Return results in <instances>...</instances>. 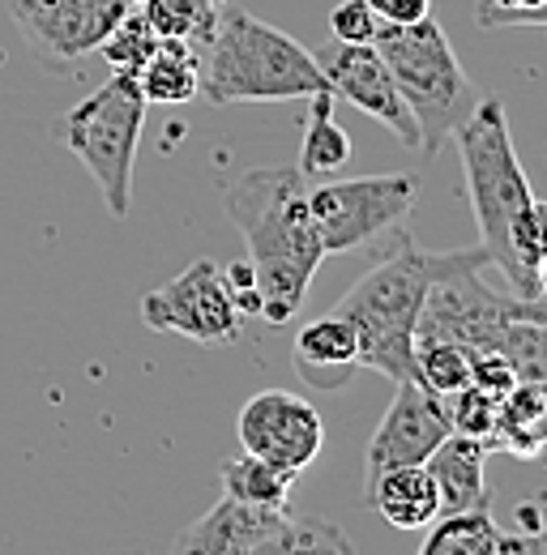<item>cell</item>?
<instances>
[{
    "mask_svg": "<svg viewBox=\"0 0 547 555\" xmlns=\"http://www.w3.org/2000/svg\"><path fill=\"white\" fill-rule=\"evenodd\" d=\"M236 231L244 235L249 266L262 286V321L287 325L304 299L308 286L326 261L313 209H308V180L295 163L253 167L236 176L222 193Z\"/></svg>",
    "mask_w": 547,
    "mask_h": 555,
    "instance_id": "obj_1",
    "label": "cell"
},
{
    "mask_svg": "<svg viewBox=\"0 0 547 555\" xmlns=\"http://www.w3.org/2000/svg\"><path fill=\"white\" fill-rule=\"evenodd\" d=\"M487 248H458V253H423L403 227H394V248L355 278V286L330 308L355 330L359 343V367L398 380H419L415 372V325L423 312V299L432 282L462 270H483Z\"/></svg>",
    "mask_w": 547,
    "mask_h": 555,
    "instance_id": "obj_2",
    "label": "cell"
},
{
    "mask_svg": "<svg viewBox=\"0 0 547 555\" xmlns=\"http://www.w3.org/2000/svg\"><path fill=\"white\" fill-rule=\"evenodd\" d=\"M449 141L462 154V176L487 261L505 274L509 295H539L544 261L535 253V193L518 163L500 99H479Z\"/></svg>",
    "mask_w": 547,
    "mask_h": 555,
    "instance_id": "obj_3",
    "label": "cell"
},
{
    "mask_svg": "<svg viewBox=\"0 0 547 555\" xmlns=\"http://www.w3.org/2000/svg\"><path fill=\"white\" fill-rule=\"evenodd\" d=\"M317 90H330L326 73L300 39L249 9H222L202 61V94L209 103H287L313 99Z\"/></svg>",
    "mask_w": 547,
    "mask_h": 555,
    "instance_id": "obj_4",
    "label": "cell"
},
{
    "mask_svg": "<svg viewBox=\"0 0 547 555\" xmlns=\"http://www.w3.org/2000/svg\"><path fill=\"white\" fill-rule=\"evenodd\" d=\"M372 48L390 65L398 94L419 125V154L436 158L454 129L471 116L479 103L467 69L458 65V52L445 35V26L428 13L419 22H381L372 35Z\"/></svg>",
    "mask_w": 547,
    "mask_h": 555,
    "instance_id": "obj_5",
    "label": "cell"
},
{
    "mask_svg": "<svg viewBox=\"0 0 547 555\" xmlns=\"http://www.w3.org/2000/svg\"><path fill=\"white\" fill-rule=\"evenodd\" d=\"M145 107L150 103H145L133 73L112 69V77L94 94H86L73 112L56 120V138L65 141L68 154L90 171L112 218H129V209H133V163Z\"/></svg>",
    "mask_w": 547,
    "mask_h": 555,
    "instance_id": "obj_6",
    "label": "cell"
},
{
    "mask_svg": "<svg viewBox=\"0 0 547 555\" xmlns=\"http://www.w3.org/2000/svg\"><path fill=\"white\" fill-rule=\"evenodd\" d=\"M419 197V176H355V180H330L308 189V209L321 235L326 257L355 253L372 244L377 235L403 227Z\"/></svg>",
    "mask_w": 547,
    "mask_h": 555,
    "instance_id": "obj_7",
    "label": "cell"
},
{
    "mask_svg": "<svg viewBox=\"0 0 547 555\" xmlns=\"http://www.w3.org/2000/svg\"><path fill=\"white\" fill-rule=\"evenodd\" d=\"M141 321L158 334H180L193 343H236L244 330V317L231 304L218 261H193L185 274L145 291Z\"/></svg>",
    "mask_w": 547,
    "mask_h": 555,
    "instance_id": "obj_8",
    "label": "cell"
},
{
    "mask_svg": "<svg viewBox=\"0 0 547 555\" xmlns=\"http://www.w3.org/2000/svg\"><path fill=\"white\" fill-rule=\"evenodd\" d=\"M236 436L244 453L300 479L326 444V423L308 398H295L287 389H266L244 402V411L236 418Z\"/></svg>",
    "mask_w": 547,
    "mask_h": 555,
    "instance_id": "obj_9",
    "label": "cell"
},
{
    "mask_svg": "<svg viewBox=\"0 0 547 555\" xmlns=\"http://www.w3.org/2000/svg\"><path fill=\"white\" fill-rule=\"evenodd\" d=\"M449 431L454 427L445 415V398L419 380H398V393L364 453V487H372L394 466H423Z\"/></svg>",
    "mask_w": 547,
    "mask_h": 555,
    "instance_id": "obj_10",
    "label": "cell"
},
{
    "mask_svg": "<svg viewBox=\"0 0 547 555\" xmlns=\"http://www.w3.org/2000/svg\"><path fill=\"white\" fill-rule=\"evenodd\" d=\"M141 0H9L13 26L52 61H77L99 52L112 26Z\"/></svg>",
    "mask_w": 547,
    "mask_h": 555,
    "instance_id": "obj_11",
    "label": "cell"
},
{
    "mask_svg": "<svg viewBox=\"0 0 547 555\" xmlns=\"http://www.w3.org/2000/svg\"><path fill=\"white\" fill-rule=\"evenodd\" d=\"M317 65L326 73V86L334 99H346L364 116L381 120L407 150H419V125L398 94V81H394L390 65L381 61V52L372 43H330L317 56Z\"/></svg>",
    "mask_w": 547,
    "mask_h": 555,
    "instance_id": "obj_12",
    "label": "cell"
},
{
    "mask_svg": "<svg viewBox=\"0 0 547 555\" xmlns=\"http://www.w3.org/2000/svg\"><path fill=\"white\" fill-rule=\"evenodd\" d=\"M287 504H249L222 495L205 517L171 539L180 555H278V539L287 530Z\"/></svg>",
    "mask_w": 547,
    "mask_h": 555,
    "instance_id": "obj_13",
    "label": "cell"
},
{
    "mask_svg": "<svg viewBox=\"0 0 547 555\" xmlns=\"http://www.w3.org/2000/svg\"><path fill=\"white\" fill-rule=\"evenodd\" d=\"M291 367L295 376L308 385V389H321V393H339L342 385H351V376L359 372V343H355V330L326 312L317 321H308L295 343H291Z\"/></svg>",
    "mask_w": 547,
    "mask_h": 555,
    "instance_id": "obj_14",
    "label": "cell"
},
{
    "mask_svg": "<svg viewBox=\"0 0 547 555\" xmlns=\"http://www.w3.org/2000/svg\"><path fill=\"white\" fill-rule=\"evenodd\" d=\"M487 444L475 436H462V431H449L432 457L423 462L436 495H441V513H462V508H479V504H492V491L483 479V466H487Z\"/></svg>",
    "mask_w": 547,
    "mask_h": 555,
    "instance_id": "obj_15",
    "label": "cell"
},
{
    "mask_svg": "<svg viewBox=\"0 0 547 555\" xmlns=\"http://www.w3.org/2000/svg\"><path fill=\"white\" fill-rule=\"evenodd\" d=\"M364 504L377 508L394 530H428L441 517V495L428 466H394L372 487H364Z\"/></svg>",
    "mask_w": 547,
    "mask_h": 555,
    "instance_id": "obj_16",
    "label": "cell"
},
{
    "mask_svg": "<svg viewBox=\"0 0 547 555\" xmlns=\"http://www.w3.org/2000/svg\"><path fill=\"white\" fill-rule=\"evenodd\" d=\"M492 453H518L539 457L547 449V380H518L509 393H500V415L492 431Z\"/></svg>",
    "mask_w": 547,
    "mask_h": 555,
    "instance_id": "obj_17",
    "label": "cell"
},
{
    "mask_svg": "<svg viewBox=\"0 0 547 555\" xmlns=\"http://www.w3.org/2000/svg\"><path fill=\"white\" fill-rule=\"evenodd\" d=\"M133 77L145 103H189L202 94V52L185 39H158V48Z\"/></svg>",
    "mask_w": 547,
    "mask_h": 555,
    "instance_id": "obj_18",
    "label": "cell"
},
{
    "mask_svg": "<svg viewBox=\"0 0 547 555\" xmlns=\"http://www.w3.org/2000/svg\"><path fill=\"white\" fill-rule=\"evenodd\" d=\"M346 158H351V138H346V129L334 120V94L330 90H317L295 167L304 171V180H326V176H339L342 167H346Z\"/></svg>",
    "mask_w": 547,
    "mask_h": 555,
    "instance_id": "obj_19",
    "label": "cell"
},
{
    "mask_svg": "<svg viewBox=\"0 0 547 555\" xmlns=\"http://www.w3.org/2000/svg\"><path fill=\"white\" fill-rule=\"evenodd\" d=\"M500 526L492 521V504L462 508V513H441L428 526L423 555H496Z\"/></svg>",
    "mask_w": 547,
    "mask_h": 555,
    "instance_id": "obj_20",
    "label": "cell"
},
{
    "mask_svg": "<svg viewBox=\"0 0 547 555\" xmlns=\"http://www.w3.org/2000/svg\"><path fill=\"white\" fill-rule=\"evenodd\" d=\"M222 9L227 0H141V13L158 30V39H185L198 52L214 39Z\"/></svg>",
    "mask_w": 547,
    "mask_h": 555,
    "instance_id": "obj_21",
    "label": "cell"
},
{
    "mask_svg": "<svg viewBox=\"0 0 547 555\" xmlns=\"http://www.w3.org/2000/svg\"><path fill=\"white\" fill-rule=\"evenodd\" d=\"M218 479H222V495H236V500H249V504H287L291 487H295L291 475L274 470L270 462H262L253 453H240V457L222 462Z\"/></svg>",
    "mask_w": 547,
    "mask_h": 555,
    "instance_id": "obj_22",
    "label": "cell"
},
{
    "mask_svg": "<svg viewBox=\"0 0 547 555\" xmlns=\"http://www.w3.org/2000/svg\"><path fill=\"white\" fill-rule=\"evenodd\" d=\"M415 372L419 385L449 398L471 385V350L449 338H415Z\"/></svg>",
    "mask_w": 547,
    "mask_h": 555,
    "instance_id": "obj_23",
    "label": "cell"
},
{
    "mask_svg": "<svg viewBox=\"0 0 547 555\" xmlns=\"http://www.w3.org/2000/svg\"><path fill=\"white\" fill-rule=\"evenodd\" d=\"M158 48V30L145 22V13H141V4L129 9L116 26H112V35L99 43V52H103V61L112 65V69L120 73H137L145 61H150V52Z\"/></svg>",
    "mask_w": 547,
    "mask_h": 555,
    "instance_id": "obj_24",
    "label": "cell"
},
{
    "mask_svg": "<svg viewBox=\"0 0 547 555\" xmlns=\"http://www.w3.org/2000/svg\"><path fill=\"white\" fill-rule=\"evenodd\" d=\"M355 543L326 517H287V530L278 539V555H351Z\"/></svg>",
    "mask_w": 547,
    "mask_h": 555,
    "instance_id": "obj_25",
    "label": "cell"
},
{
    "mask_svg": "<svg viewBox=\"0 0 547 555\" xmlns=\"http://www.w3.org/2000/svg\"><path fill=\"white\" fill-rule=\"evenodd\" d=\"M445 415H449V427L462 431V436H475V440H492L496 431V415H500V393L492 389H479V385H467L458 393L445 398ZM492 449V444H487Z\"/></svg>",
    "mask_w": 547,
    "mask_h": 555,
    "instance_id": "obj_26",
    "label": "cell"
},
{
    "mask_svg": "<svg viewBox=\"0 0 547 555\" xmlns=\"http://www.w3.org/2000/svg\"><path fill=\"white\" fill-rule=\"evenodd\" d=\"M377 26L381 22L368 9V0H339L330 9V35H334V43H372Z\"/></svg>",
    "mask_w": 547,
    "mask_h": 555,
    "instance_id": "obj_27",
    "label": "cell"
},
{
    "mask_svg": "<svg viewBox=\"0 0 547 555\" xmlns=\"http://www.w3.org/2000/svg\"><path fill=\"white\" fill-rule=\"evenodd\" d=\"M222 282H227L231 304L240 308V317H244V321H249V317H262V286H257V274H253L249 257H244V261H236V266H227V270H222Z\"/></svg>",
    "mask_w": 547,
    "mask_h": 555,
    "instance_id": "obj_28",
    "label": "cell"
},
{
    "mask_svg": "<svg viewBox=\"0 0 547 555\" xmlns=\"http://www.w3.org/2000/svg\"><path fill=\"white\" fill-rule=\"evenodd\" d=\"M544 0H479V26L496 30V26H522V17L531 9H539Z\"/></svg>",
    "mask_w": 547,
    "mask_h": 555,
    "instance_id": "obj_29",
    "label": "cell"
},
{
    "mask_svg": "<svg viewBox=\"0 0 547 555\" xmlns=\"http://www.w3.org/2000/svg\"><path fill=\"white\" fill-rule=\"evenodd\" d=\"M368 9L377 13V22H419L432 13V0H368Z\"/></svg>",
    "mask_w": 547,
    "mask_h": 555,
    "instance_id": "obj_30",
    "label": "cell"
},
{
    "mask_svg": "<svg viewBox=\"0 0 547 555\" xmlns=\"http://www.w3.org/2000/svg\"><path fill=\"white\" fill-rule=\"evenodd\" d=\"M496 552L500 555H531V552L547 555V530H535V534H505V530H500Z\"/></svg>",
    "mask_w": 547,
    "mask_h": 555,
    "instance_id": "obj_31",
    "label": "cell"
},
{
    "mask_svg": "<svg viewBox=\"0 0 547 555\" xmlns=\"http://www.w3.org/2000/svg\"><path fill=\"white\" fill-rule=\"evenodd\" d=\"M535 253L539 261H547V202L535 197Z\"/></svg>",
    "mask_w": 547,
    "mask_h": 555,
    "instance_id": "obj_32",
    "label": "cell"
},
{
    "mask_svg": "<svg viewBox=\"0 0 547 555\" xmlns=\"http://www.w3.org/2000/svg\"><path fill=\"white\" fill-rule=\"evenodd\" d=\"M522 26H547V0L539 4V9H531V13L522 17Z\"/></svg>",
    "mask_w": 547,
    "mask_h": 555,
    "instance_id": "obj_33",
    "label": "cell"
}]
</instances>
